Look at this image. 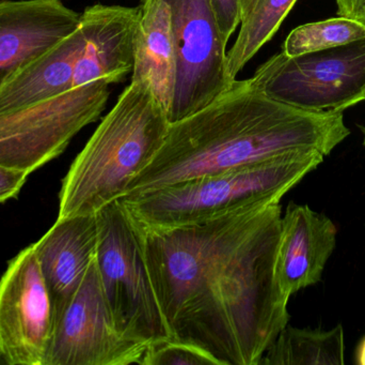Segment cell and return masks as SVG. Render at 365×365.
<instances>
[{"mask_svg": "<svg viewBox=\"0 0 365 365\" xmlns=\"http://www.w3.org/2000/svg\"><path fill=\"white\" fill-rule=\"evenodd\" d=\"M281 220L274 203L173 229L136 224L171 340L220 365L259 364L289 321L276 272Z\"/></svg>", "mask_w": 365, "mask_h": 365, "instance_id": "6da1fadb", "label": "cell"}, {"mask_svg": "<svg viewBox=\"0 0 365 365\" xmlns=\"http://www.w3.org/2000/svg\"><path fill=\"white\" fill-rule=\"evenodd\" d=\"M351 130L343 111H310L268 98L252 77L235 79L203 109L169 126L151 163L125 195L317 150L329 156Z\"/></svg>", "mask_w": 365, "mask_h": 365, "instance_id": "7a4b0ae2", "label": "cell"}, {"mask_svg": "<svg viewBox=\"0 0 365 365\" xmlns=\"http://www.w3.org/2000/svg\"><path fill=\"white\" fill-rule=\"evenodd\" d=\"M170 121L149 83L130 81L62 180L57 219L96 214L155 158Z\"/></svg>", "mask_w": 365, "mask_h": 365, "instance_id": "3957f363", "label": "cell"}, {"mask_svg": "<svg viewBox=\"0 0 365 365\" xmlns=\"http://www.w3.org/2000/svg\"><path fill=\"white\" fill-rule=\"evenodd\" d=\"M324 159L317 150L292 152L251 166L126 195L119 201L139 226H186L251 206L280 203Z\"/></svg>", "mask_w": 365, "mask_h": 365, "instance_id": "277c9868", "label": "cell"}, {"mask_svg": "<svg viewBox=\"0 0 365 365\" xmlns=\"http://www.w3.org/2000/svg\"><path fill=\"white\" fill-rule=\"evenodd\" d=\"M96 263L115 328L145 346L170 341L145 263L136 223L120 201L96 214Z\"/></svg>", "mask_w": 365, "mask_h": 365, "instance_id": "5b68a950", "label": "cell"}, {"mask_svg": "<svg viewBox=\"0 0 365 365\" xmlns=\"http://www.w3.org/2000/svg\"><path fill=\"white\" fill-rule=\"evenodd\" d=\"M253 81L268 98L310 111H344L365 101V38L259 66Z\"/></svg>", "mask_w": 365, "mask_h": 365, "instance_id": "8992f818", "label": "cell"}, {"mask_svg": "<svg viewBox=\"0 0 365 365\" xmlns=\"http://www.w3.org/2000/svg\"><path fill=\"white\" fill-rule=\"evenodd\" d=\"M109 84L96 81L46 100L0 114V165L34 173L68 147L104 111Z\"/></svg>", "mask_w": 365, "mask_h": 365, "instance_id": "52a82bcc", "label": "cell"}, {"mask_svg": "<svg viewBox=\"0 0 365 365\" xmlns=\"http://www.w3.org/2000/svg\"><path fill=\"white\" fill-rule=\"evenodd\" d=\"M147 349L115 328L96 256L78 289L56 314L45 365L140 364Z\"/></svg>", "mask_w": 365, "mask_h": 365, "instance_id": "ba28073f", "label": "cell"}, {"mask_svg": "<svg viewBox=\"0 0 365 365\" xmlns=\"http://www.w3.org/2000/svg\"><path fill=\"white\" fill-rule=\"evenodd\" d=\"M178 57L170 124L200 111L229 89L227 43L208 0H166Z\"/></svg>", "mask_w": 365, "mask_h": 365, "instance_id": "9c48e42d", "label": "cell"}, {"mask_svg": "<svg viewBox=\"0 0 365 365\" xmlns=\"http://www.w3.org/2000/svg\"><path fill=\"white\" fill-rule=\"evenodd\" d=\"M55 308L34 244L0 279V356L9 365H45Z\"/></svg>", "mask_w": 365, "mask_h": 365, "instance_id": "30bf717a", "label": "cell"}, {"mask_svg": "<svg viewBox=\"0 0 365 365\" xmlns=\"http://www.w3.org/2000/svg\"><path fill=\"white\" fill-rule=\"evenodd\" d=\"M79 19L62 0L0 1V87L72 34Z\"/></svg>", "mask_w": 365, "mask_h": 365, "instance_id": "8fae6325", "label": "cell"}, {"mask_svg": "<svg viewBox=\"0 0 365 365\" xmlns=\"http://www.w3.org/2000/svg\"><path fill=\"white\" fill-rule=\"evenodd\" d=\"M141 6H88L81 14L83 47L77 58L73 87L96 81L120 83L133 72L135 40Z\"/></svg>", "mask_w": 365, "mask_h": 365, "instance_id": "7c38bea8", "label": "cell"}, {"mask_svg": "<svg viewBox=\"0 0 365 365\" xmlns=\"http://www.w3.org/2000/svg\"><path fill=\"white\" fill-rule=\"evenodd\" d=\"M338 229L331 219L308 205L291 203L281 220L276 272L287 297L322 280L336 246Z\"/></svg>", "mask_w": 365, "mask_h": 365, "instance_id": "4fadbf2b", "label": "cell"}, {"mask_svg": "<svg viewBox=\"0 0 365 365\" xmlns=\"http://www.w3.org/2000/svg\"><path fill=\"white\" fill-rule=\"evenodd\" d=\"M96 214L57 219L55 224L34 244L55 316L83 282L98 251Z\"/></svg>", "mask_w": 365, "mask_h": 365, "instance_id": "5bb4252c", "label": "cell"}, {"mask_svg": "<svg viewBox=\"0 0 365 365\" xmlns=\"http://www.w3.org/2000/svg\"><path fill=\"white\" fill-rule=\"evenodd\" d=\"M141 1L143 6L135 40L132 81L149 83L169 117L178 75L177 49L171 24L170 6L166 0Z\"/></svg>", "mask_w": 365, "mask_h": 365, "instance_id": "9a60e30c", "label": "cell"}, {"mask_svg": "<svg viewBox=\"0 0 365 365\" xmlns=\"http://www.w3.org/2000/svg\"><path fill=\"white\" fill-rule=\"evenodd\" d=\"M81 47L83 34L77 26L72 34L10 77L0 87V114L29 106L73 88Z\"/></svg>", "mask_w": 365, "mask_h": 365, "instance_id": "2e32d148", "label": "cell"}, {"mask_svg": "<svg viewBox=\"0 0 365 365\" xmlns=\"http://www.w3.org/2000/svg\"><path fill=\"white\" fill-rule=\"evenodd\" d=\"M344 364V330L339 324L327 331L287 326L268 347L259 365Z\"/></svg>", "mask_w": 365, "mask_h": 365, "instance_id": "e0dca14e", "label": "cell"}, {"mask_svg": "<svg viewBox=\"0 0 365 365\" xmlns=\"http://www.w3.org/2000/svg\"><path fill=\"white\" fill-rule=\"evenodd\" d=\"M297 0H257L242 19L233 46L227 51V73L235 81L246 64L274 36Z\"/></svg>", "mask_w": 365, "mask_h": 365, "instance_id": "ac0fdd59", "label": "cell"}, {"mask_svg": "<svg viewBox=\"0 0 365 365\" xmlns=\"http://www.w3.org/2000/svg\"><path fill=\"white\" fill-rule=\"evenodd\" d=\"M365 38V26L344 16L304 24L285 40L283 53L289 57L324 51Z\"/></svg>", "mask_w": 365, "mask_h": 365, "instance_id": "d6986e66", "label": "cell"}, {"mask_svg": "<svg viewBox=\"0 0 365 365\" xmlns=\"http://www.w3.org/2000/svg\"><path fill=\"white\" fill-rule=\"evenodd\" d=\"M141 365H220L199 347L166 341L148 347Z\"/></svg>", "mask_w": 365, "mask_h": 365, "instance_id": "ffe728a7", "label": "cell"}, {"mask_svg": "<svg viewBox=\"0 0 365 365\" xmlns=\"http://www.w3.org/2000/svg\"><path fill=\"white\" fill-rule=\"evenodd\" d=\"M218 25L219 31L225 43L242 23L240 0H208Z\"/></svg>", "mask_w": 365, "mask_h": 365, "instance_id": "44dd1931", "label": "cell"}, {"mask_svg": "<svg viewBox=\"0 0 365 365\" xmlns=\"http://www.w3.org/2000/svg\"><path fill=\"white\" fill-rule=\"evenodd\" d=\"M29 174L0 165V203L14 199L25 186Z\"/></svg>", "mask_w": 365, "mask_h": 365, "instance_id": "7402d4cb", "label": "cell"}, {"mask_svg": "<svg viewBox=\"0 0 365 365\" xmlns=\"http://www.w3.org/2000/svg\"><path fill=\"white\" fill-rule=\"evenodd\" d=\"M339 16L347 17L365 26V0H336Z\"/></svg>", "mask_w": 365, "mask_h": 365, "instance_id": "603a6c76", "label": "cell"}, {"mask_svg": "<svg viewBox=\"0 0 365 365\" xmlns=\"http://www.w3.org/2000/svg\"><path fill=\"white\" fill-rule=\"evenodd\" d=\"M257 1V0H240V9H242V21L252 10Z\"/></svg>", "mask_w": 365, "mask_h": 365, "instance_id": "cb8c5ba5", "label": "cell"}, {"mask_svg": "<svg viewBox=\"0 0 365 365\" xmlns=\"http://www.w3.org/2000/svg\"><path fill=\"white\" fill-rule=\"evenodd\" d=\"M356 362L360 365H365V338L360 342L356 355Z\"/></svg>", "mask_w": 365, "mask_h": 365, "instance_id": "d4e9b609", "label": "cell"}, {"mask_svg": "<svg viewBox=\"0 0 365 365\" xmlns=\"http://www.w3.org/2000/svg\"><path fill=\"white\" fill-rule=\"evenodd\" d=\"M360 129H361L362 134H364V146L365 147V126H360Z\"/></svg>", "mask_w": 365, "mask_h": 365, "instance_id": "484cf974", "label": "cell"}, {"mask_svg": "<svg viewBox=\"0 0 365 365\" xmlns=\"http://www.w3.org/2000/svg\"><path fill=\"white\" fill-rule=\"evenodd\" d=\"M0 1H4V0H0Z\"/></svg>", "mask_w": 365, "mask_h": 365, "instance_id": "4316f807", "label": "cell"}]
</instances>
